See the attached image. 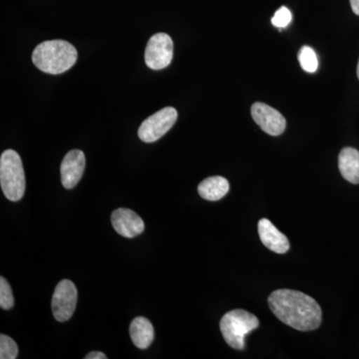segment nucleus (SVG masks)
<instances>
[{
  "label": "nucleus",
  "instance_id": "dca6fc26",
  "mask_svg": "<svg viewBox=\"0 0 359 359\" xmlns=\"http://www.w3.org/2000/svg\"><path fill=\"white\" fill-rule=\"evenodd\" d=\"M18 355V346L11 337L0 335V358L15 359Z\"/></svg>",
  "mask_w": 359,
  "mask_h": 359
},
{
  "label": "nucleus",
  "instance_id": "2eb2a0df",
  "mask_svg": "<svg viewBox=\"0 0 359 359\" xmlns=\"http://www.w3.org/2000/svg\"><path fill=\"white\" fill-rule=\"evenodd\" d=\"M299 61L302 69L308 73H314L318 68V56L313 48L302 46L299 52Z\"/></svg>",
  "mask_w": 359,
  "mask_h": 359
},
{
  "label": "nucleus",
  "instance_id": "7ed1b4c3",
  "mask_svg": "<svg viewBox=\"0 0 359 359\" xmlns=\"http://www.w3.org/2000/svg\"><path fill=\"white\" fill-rule=\"evenodd\" d=\"M0 185L9 201L18 202L25 193V174L20 156L14 150L4 151L0 157Z\"/></svg>",
  "mask_w": 359,
  "mask_h": 359
},
{
  "label": "nucleus",
  "instance_id": "423d86ee",
  "mask_svg": "<svg viewBox=\"0 0 359 359\" xmlns=\"http://www.w3.org/2000/svg\"><path fill=\"white\" fill-rule=\"evenodd\" d=\"M173 40L166 33H157L149 39L145 50V62L153 70L168 67L173 60Z\"/></svg>",
  "mask_w": 359,
  "mask_h": 359
},
{
  "label": "nucleus",
  "instance_id": "f8f14e48",
  "mask_svg": "<svg viewBox=\"0 0 359 359\" xmlns=\"http://www.w3.org/2000/svg\"><path fill=\"white\" fill-rule=\"evenodd\" d=\"M130 337L138 348H148L154 340V327L147 318L138 316L130 325Z\"/></svg>",
  "mask_w": 359,
  "mask_h": 359
},
{
  "label": "nucleus",
  "instance_id": "aec40b11",
  "mask_svg": "<svg viewBox=\"0 0 359 359\" xmlns=\"http://www.w3.org/2000/svg\"><path fill=\"white\" fill-rule=\"evenodd\" d=\"M351 8L356 15H359V0H351Z\"/></svg>",
  "mask_w": 359,
  "mask_h": 359
},
{
  "label": "nucleus",
  "instance_id": "412c9836",
  "mask_svg": "<svg viewBox=\"0 0 359 359\" xmlns=\"http://www.w3.org/2000/svg\"><path fill=\"white\" fill-rule=\"evenodd\" d=\"M358 77L359 79V61H358Z\"/></svg>",
  "mask_w": 359,
  "mask_h": 359
},
{
  "label": "nucleus",
  "instance_id": "f257e3e1",
  "mask_svg": "<svg viewBox=\"0 0 359 359\" xmlns=\"http://www.w3.org/2000/svg\"><path fill=\"white\" fill-rule=\"evenodd\" d=\"M268 302L271 311L285 325L301 332L320 327L323 311L309 295L297 290H278L271 292Z\"/></svg>",
  "mask_w": 359,
  "mask_h": 359
},
{
  "label": "nucleus",
  "instance_id": "4468645a",
  "mask_svg": "<svg viewBox=\"0 0 359 359\" xmlns=\"http://www.w3.org/2000/svg\"><path fill=\"white\" fill-rule=\"evenodd\" d=\"M230 191V184L224 177L215 176L205 179L198 187V192L203 199L207 201L221 200Z\"/></svg>",
  "mask_w": 359,
  "mask_h": 359
},
{
  "label": "nucleus",
  "instance_id": "1a4fd4ad",
  "mask_svg": "<svg viewBox=\"0 0 359 359\" xmlns=\"http://www.w3.org/2000/svg\"><path fill=\"white\" fill-rule=\"evenodd\" d=\"M85 164L84 153L81 150H72L65 155L61 164V182L65 189L74 188L83 176Z\"/></svg>",
  "mask_w": 359,
  "mask_h": 359
},
{
  "label": "nucleus",
  "instance_id": "ddd939ff",
  "mask_svg": "<svg viewBox=\"0 0 359 359\" xmlns=\"http://www.w3.org/2000/svg\"><path fill=\"white\" fill-rule=\"evenodd\" d=\"M340 173L351 184H359V152L356 149H342L339 156Z\"/></svg>",
  "mask_w": 359,
  "mask_h": 359
},
{
  "label": "nucleus",
  "instance_id": "a211bd4d",
  "mask_svg": "<svg viewBox=\"0 0 359 359\" xmlns=\"http://www.w3.org/2000/svg\"><path fill=\"white\" fill-rule=\"evenodd\" d=\"M292 15L290 9L283 6L280 7L278 11H276L275 15L271 18V23H273V25L276 26V27L282 29V28L287 27V26L292 22Z\"/></svg>",
  "mask_w": 359,
  "mask_h": 359
},
{
  "label": "nucleus",
  "instance_id": "f03ea898",
  "mask_svg": "<svg viewBox=\"0 0 359 359\" xmlns=\"http://www.w3.org/2000/svg\"><path fill=\"white\" fill-rule=\"evenodd\" d=\"M77 50L65 40H48L35 47L32 53L33 65L48 74H62L76 63Z\"/></svg>",
  "mask_w": 359,
  "mask_h": 359
},
{
  "label": "nucleus",
  "instance_id": "6e6552de",
  "mask_svg": "<svg viewBox=\"0 0 359 359\" xmlns=\"http://www.w3.org/2000/svg\"><path fill=\"white\" fill-rule=\"evenodd\" d=\"M252 119L261 129L271 136H278L285 132L287 121L278 110L266 104L257 102L250 109Z\"/></svg>",
  "mask_w": 359,
  "mask_h": 359
},
{
  "label": "nucleus",
  "instance_id": "9b49d317",
  "mask_svg": "<svg viewBox=\"0 0 359 359\" xmlns=\"http://www.w3.org/2000/svg\"><path fill=\"white\" fill-rule=\"evenodd\" d=\"M257 231L262 243L271 252L285 254L290 250L289 238L282 231H278L269 219H259Z\"/></svg>",
  "mask_w": 359,
  "mask_h": 359
},
{
  "label": "nucleus",
  "instance_id": "f3484780",
  "mask_svg": "<svg viewBox=\"0 0 359 359\" xmlns=\"http://www.w3.org/2000/svg\"><path fill=\"white\" fill-rule=\"evenodd\" d=\"M14 306L13 290L8 282L1 276L0 278V308L2 309H11Z\"/></svg>",
  "mask_w": 359,
  "mask_h": 359
},
{
  "label": "nucleus",
  "instance_id": "0eeeda50",
  "mask_svg": "<svg viewBox=\"0 0 359 359\" xmlns=\"http://www.w3.org/2000/svg\"><path fill=\"white\" fill-rule=\"evenodd\" d=\"M78 292L74 283L63 280L56 285L51 306L54 318L59 323L70 320L76 309Z\"/></svg>",
  "mask_w": 359,
  "mask_h": 359
},
{
  "label": "nucleus",
  "instance_id": "9d476101",
  "mask_svg": "<svg viewBox=\"0 0 359 359\" xmlns=\"http://www.w3.org/2000/svg\"><path fill=\"white\" fill-rule=\"evenodd\" d=\"M111 223L114 230L125 238L137 237L145 230L143 219L132 210L124 208L112 212Z\"/></svg>",
  "mask_w": 359,
  "mask_h": 359
},
{
  "label": "nucleus",
  "instance_id": "20e7f679",
  "mask_svg": "<svg viewBox=\"0 0 359 359\" xmlns=\"http://www.w3.org/2000/svg\"><path fill=\"white\" fill-rule=\"evenodd\" d=\"M259 321L257 316L244 309L229 311L219 323V328L226 344L238 351L245 348V337L259 327Z\"/></svg>",
  "mask_w": 359,
  "mask_h": 359
},
{
  "label": "nucleus",
  "instance_id": "39448f33",
  "mask_svg": "<svg viewBox=\"0 0 359 359\" xmlns=\"http://www.w3.org/2000/svg\"><path fill=\"white\" fill-rule=\"evenodd\" d=\"M177 119L178 112L175 108H163L142 123L138 130L139 138L145 143L158 141L174 126Z\"/></svg>",
  "mask_w": 359,
  "mask_h": 359
},
{
  "label": "nucleus",
  "instance_id": "6ab92c4d",
  "mask_svg": "<svg viewBox=\"0 0 359 359\" xmlns=\"http://www.w3.org/2000/svg\"><path fill=\"white\" fill-rule=\"evenodd\" d=\"M86 359H107V356L105 355L103 353H100V351H92L87 354L85 356Z\"/></svg>",
  "mask_w": 359,
  "mask_h": 359
}]
</instances>
